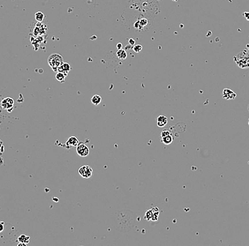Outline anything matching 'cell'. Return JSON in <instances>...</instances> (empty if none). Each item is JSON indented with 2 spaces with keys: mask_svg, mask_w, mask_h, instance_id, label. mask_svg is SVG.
Listing matches in <instances>:
<instances>
[{
  "mask_svg": "<svg viewBox=\"0 0 249 246\" xmlns=\"http://www.w3.org/2000/svg\"><path fill=\"white\" fill-rule=\"evenodd\" d=\"M89 152H90V151H89V147L86 144H84L83 142H79V143L77 145V153L80 157H86L87 155H89Z\"/></svg>",
  "mask_w": 249,
  "mask_h": 246,
  "instance_id": "obj_3",
  "label": "cell"
},
{
  "mask_svg": "<svg viewBox=\"0 0 249 246\" xmlns=\"http://www.w3.org/2000/svg\"><path fill=\"white\" fill-rule=\"evenodd\" d=\"M169 135H171V133L169 131H168V130H164V131H162L161 133V138L165 137V136Z\"/></svg>",
  "mask_w": 249,
  "mask_h": 246,
  "instance_id": "obj_19",
  "label": "cell"
},
{
  "mask_svg": "<svg viewBox=\"0 0 249 246\" xmlns=\"http://www.w3.org/2000/svg\"><path fill=\"white\" fill-rule=\"evenodd\" d=\"M233 60L239 67L244 69L249 67V52L246 50L238 53L236 56L233 57Z\"/></svg>",
  "mask_w": 249,
  "mask_h": 246,
  "instance_id": "obj_1",
  "label": "cell"
},
{
  "mask_svg": "<svg viewBox=\"0 0 249 246\" xmlns=\"http://www.w3.org/2000/svg\"><path fill=\"white\" fill-rule=\"evenodd\" d=\"M223 97L225 99H234L236 97V94L231 89L225 88L223 90Z\"/></svg>",
  "mask_w": 249,
  "mask_h": 246,
  "instance_id": "obj_6",
  "label": "cell"
},
{
  "mask_svg": "<svg viewBox=\"0 0 249 246\" xmlns=\"http://www.w3.org/2000/svg\"><path fill=\"white\" fill-rule=\"evenodd\" d=\"M139 22H140V26H145L147 25V20L145 19V18H142V19L140 20Z\"/></svg>",
  "mask_w": 249,
  "mask_h": 246,
  "instance_id": "obj_20",
  "label": "cell"
},
{
  "mask_svg": "<svg viewBox=\"0 0 249 246\" xmlns=\"http://www.w3.org/2000/svg\"><path fill=\"white\" fill-rule=\"evenodd\" d=\"M71 69H72V67H71V65L69 64V63H64L60 67H59L58 72H64V73H65L67 75L68 72L71 70Z\"/></svg>",
  "mask_w": 249,
  "mask_h": 246,
  "instance_id": "obj_9",
  "label": "cell"
},
{
  "mask_svg": "<svg viewBox=\"0 0 249 246\" xmlns=\"http://www.w3.org/2000/svg\"><path fill=\"white\" fill-rule=\"evenodd\" d=\"M151 216H152V211L151 209L148 210L145 215V219L147 221H150L151 219Z\"/></svg>",
  "mask_w": 249,
  "mask_h": 246,
  "instance_id": "obj_17",
  "label": "cell"
},
{
  "mask_svg": "<svg viewBox=\"0 0 249 246\" xmlns=\"http://www.w3.org/2000/svg\"><path fill=\"white\" fill-rule=\"evenodd\" d=\"M101 100H102L101 97L99 95H98V94H96V95L93 96L91 101H92V103L93 104L95 105V106H98L100 102H101Z\"/></svg>",
  "mask_w": 249,
  "mask_h": 246,
  "instance_id": "obj_14",
  "label": "cell"
},
{
  "mask_svg": "<svg viewBox=\"0 0 249 246\" xmlns=\"http://www.w3.org/2000/svg\"><path fill=\"white\" fill-rule=\"evenodd\" d=\"M79 174L83 178H90L93 174V170L89 165H83L79 169Z\"/></svg>",
  "mask_w": 249,
  "mask_h": 246,
  "instance_id": "obj_4",
  "label": "cell"
},
{
  "mask_svg": "<svg viewBox=\"0 0 249 246\" xmlns=\"http://www.w3.org/2000/svg\"><path fill=\"white\" fill-rule=\"evenodd\" d=\"M151 211H152V216H151V221H157L158 220V218H159V210L157 207H154V208L151 209Z\"/></svg>",
  "mask_w": 249,
  "mask_h": 246,
  "instance_id": "obj_13",
  "label": "cell"
},
{
  "mask_svg": "<svg viewBox=\"0 0 249 246\" xmlns=\"http://www.w3.org/2000/svg\"><path fill=\"white\" fill-rule=\"evenodd\" d=\"M129 43L130 45H131V46H134V43H135V41H134V39H132V38H130Z\"/></svg>",
  "mask_w": 249,
  "mask_h": 246,
  "instance_id": "obj_23",
  "label": "cell"
},
{
  "mask_svg": "<svg viewBox=\"0 0 249 246\" xmlns=\"http://www.w3.org/2000/svg\"><path fill=\"white\" fill-rule=\"evenodd\" d=\"M4 229V222L3 221H0V233L3 231Z\"/></svg>",
  "mask_w": 249,
  "mask_h": 246,
  "instance_id": "obj_21",
  "label": "cell"
},
{
  "mask_svg": "<svg viewBox=\"0 0 249 246\" xmlns=\"http://www.w3.org/2000/svg\"><path fill=\"white\" fill-rule=\"evenodd\" d=\"M248 112H249V104H248Z\"/></svg>",
  "mask_w": 249,
  "mask_h": 246,
  "instance_id": "obj_25",
  "label": "cell"
},
{
  "mask_svg": "<svg viewBox=\"0 0 249 246\" xmlns=\"http://www.w3.org/2000/svg\"><path fill=\"white\" fill-rule=\"evenodd\" d=\"M18 241L19 243H25L27 245L29 242H30V236H27L26 234H22L20 236H18Z\"/></svg>",
  "mask_w": 249,
  "mask_h": 246,
  "instance_id": "obj_11",
  "label": "cell"
},
{
  "mask_svg": "<svg viewBox=\"0 0 249 246\" xmlns=\"http://www.w3.org/2000/svg\"><path fill=\"white\" fill-rule=\"evenodd\" d=\"M47 63L52 70L58 72L59 67L64 63V61L61 55L58 53H52L47 58Z\"/></svg>",
  "mask_w": 249,
  "mask_h": 246,
  "instance_id": "obj_2",
  "label": "cell"
},
{
  "mask_svg": "<svg viewBox=\"0 0 249 246\" xmlns=\"http://www.w3.org/2000/svg\"><path fill=\"white\" fill-rule=\"evenodd\" d=\"M116 55L119 59L125 60L127 58V57H128V53H127V52L124 49L121 48L119 49V50L117 51Z\"/></svg>",
  "mask_w": 249,
  "mask_h": 246,
  "instance_id": "obj_10",
  "label": "cell"
},
{
  "mask_svg": "<svg viewBox=\"0 0 249 246\" xmlns=\"http://www.w3.org/2000/svg\"><path fill=\"white\" fill-rule=\"evenodd\" d=\"M66 74L64 73V72H58V73L56 74V80H58L59 82H64V81H65V79L66 77Z\"/></svg>",
  "mask_w": 249,
  "mask_h": 246,
  "instance_id": "obj_15",
  "label": "cell"
},
{
  "mask_svg": "<svg viewBox=\"0 0 249 246\" xmlns=\"http://www.w3.org/2000/svg\"><path fill=\"white\" fill-rule=\"evenodd\" d=\"M243 16L245 17L248 21H249V12H244V13H243Z\"/></svg>",
  "mask_w": 249,
  "mask_h": 246,
  "instance_id": "obj_22",
  "label": "cell"
},
{
  "mask_svg": "<svg viewBox=\"0 0 249 246\" xmlns=\"http://www.w3.org/2000/svg\"><path fill=\"white\" fill-rule=\"evenodd\" d=\"M132 49L134 52H137V53H139V52L142 50V46L141 45H135V46H134V47L132 48Z\"/></svg>",
  "mask_w": 249,
  "mask_h": 246,
  "instance_id": "obj_18",
  "label": "cell"
},
{
  "mask_svg": "<svg viewBox=\"0 0 249 246\" xmlns=\"http://www.w3.org/2000/svg\"><path fill=\"white\" fill-rule=\"evenodd\" d=\"M45 18V15L43 12H38L35 14V18L38 22H42Z\"/></svg>",
  "mask_w": 249,
  "mask_h": 246,
  "instance_id": "obj_16",
  "label": "cell"
},
{
  "mask_svg": "<svg viewBox=\"0 0 249 246\" xmlns=\"http://www.w3.org/2000/svg\"><path fill=\"white\" fill-rule=\"evenodd\" d=\"M117 49H121L122 48V47H123V44H122L121 43H117Z\"/></svg>",
  "mask_w": 249,
  "mask_h": 246,
  "instance_id": "obj_24",
  "label": "cell"
},
{
  "mask_svg": "<svg viewBox=\"0 0 249 246\" xmlns=\"http://www.w3.org/2000/svg\"><path fill=\"white\" fill-rule=\"evenodd\" d=\"M14 101L12 98L11 97H7V98H4L1 102V106L5 110H7L10 111L12 110L14 107Z\"/></svg>",
  "mask_w": 249,
  "mask_h": 246,
  "instance_id": "obj_5",
  "label": "cell"
},
{
  "mask_svg": "<svg viewBox=\"0 0 249 246\" xmlns=\"http://www.w3.org/2000/svg\"><path fill=\"white\" fill-rule=\"evenodd\" d=\"M168 123V118L165 115H160L157 119V125L159 127H164Z\"/></svg>",
  "mask_w": 249,
  "mask_h": 246,
  "instance_id": "obj_7",
  "label": "cell"
},
{
  "mask_svg": "<svg viewBox=\"0 0 249 246\" xmlns=\"http://www.w3.org/2000/svg\"><path fill=\"white\" fill-rule=\"evenodd\" d=\"M79 143V140L77 139V138L75 137V136H72V137H70L68 139L65 144L66 146L77 147Z\"/></svg>",
  "mask_w": 249,
  "mask_h": 246,
  "instance_id": "obj_8",
  "label": "cell"
},
{
  "mask_svg": "<svg viewBox=\"0 0 249 246\" xmlns=\"http://www.w3.org/2000/svg\"><path fill=\"white\" fill-rule=\"evenodd\" d=\"M161 141L165 145H170L173 143L174 141V138L171 135L165 136V137L161 138Z\"/></svg>",
  "mask_w": 249,
  "mask_h": 246,
  "instance_id": "obj_12",
  "label": "cell"
}]
</instances>
